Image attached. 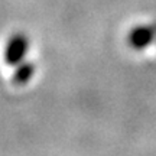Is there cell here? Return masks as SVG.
Listing matches in <instances>:
<instances>
[{
  "instance_id": "1",
  "label": "cell",
  "mask_w": 156,
  "mask_h": 156,
  "mask_svg": "<svg viewBox=\"0 0 156 156\" xmlns=\"http://www.w3.org/2000/svg\"><path fill=\"white\" fill-rule=\"evenodd\" d=\"M156 39L155 25H139L133 28L127 35V44L136 51L149 46Z\"/></svg>"
},
{
  "instance_id": "2",
  "label": "cell",
  "mask_w": 156,
  "mask_h": 156,
  "mask_svg": "<svg viewBox=\"0 0 156 156\" xmlns=\"http://www.w3.org/2000/svg\"><path fill=\"white\" fill-rule=\"evenodd\" d=\"M26 49H28V41H26L25 36L17 35L15 38H12V41L7 45V49H6L7 62H10L12 65H15L16 62H19L25 56Z\"/></svg>"
},
{
  "instance_id": "3",
  "label": "cell",
  "mask_w": 156,
  "mask_h": 156,
  "mask_svg": "<svg viewBox=\"0 0 156 156\" xmlns=\"http://www.w3.org/2000/svg\"><path fill=\"white\" fill-rule=\"evenodd\" d=\"M30 77H32V67L30 65H23V67H20L17 69L16 80L19 83H26Z\"/></svg>"
}]
</instances>
